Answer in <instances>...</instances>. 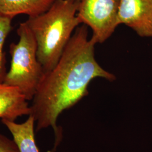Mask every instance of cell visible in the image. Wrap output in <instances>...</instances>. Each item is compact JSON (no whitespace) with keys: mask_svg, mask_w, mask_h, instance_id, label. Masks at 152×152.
Segmentation results:
<instances>
[{"mask_svg":"<svg viewBox=\"0 0 152 152\" xmlns=\"http://www.w3.org/2000/svg\"><path fill=\"white\" fill-rule=\"evenodd\" d=\"M95 45L88 38L86 26L77 28L56 64L44 73L32 100L29 115L34 118L36 131L52 127L56 144L61 139L56 124L60 114L87 96L88 86L94 79L102 78L109 81L116 79L96 60Z\"/></svg>","mask_w":152,"mask_h":152,"instance_id":"6da1fadb","label":"cell"},{"mask_svg":"<svg viewBox=\"0 0 152 152\" xmlns=\"http://www.w3.org/2000/svg\"><path fill=\"white\" fill-rule=\"evenodd\" d=\"M79 3L80 0H56L46 12L26 21L36 39L44 73L56 64L73 31L81 24L77 16Z\"/></svg>","mask_w":152,"mask_h":152,"instance_id":"7a4b0ae2","label":"cell"},{"mask_svg":"<svg viewBox=\"0 0 152 152\" xmlns=\"http://www.w3.org/2000/svg\"><path fill=\"white\" fill-rule=\"evenodd\" d=\"M17 43L10 46L11 65L4 83L19 88L28 101L32 100L44 75L37 58V45L26 22L17 29Z\"/></svg>","mask_w":152,"mask_h":152,"instance_id":"3957f363","label":"cell"},{"mask_svg":"<svg viewBox=\"0 0 152 152\" xmlns=\"http://www.w3.org/2000/svg\"><path fill=\"white\" fill-rule=\"evenodd\" d=\"M120 0H80L77 16L82 24L92 29L91 39L103 44L118 25Z\"/></svg>","mask_w":152,"mask_h":152,"instance_id":"277c9868","label":"cell"},{"mask_svg":"<svg viewBox=\"0 0 152 152\" xmlns=\"http://www.w3.org/2000/svg\"><path fill=\"white\" fill-rule=\"evenodd\" d=\"M118 22L140 37H152V0H120Z\"/></svg>","mask_w":152,"mask_h":152,"instance_id":"5b68a950","label":"cell"},{"mask_svg":"<svg viewBox=\"0 0 152 152\" xmlns=\"http://www.w3.org/2000/svg\"><path fill=\"white\" fill-rule=\"evenodd\" d=\"M27 99L18 87L0 83V118L15 121L17 118L29 115Z\"/></svg>","mask_w":152,"mask_h":152,"instance_id":"8992f818","label":"cell"},{"mask_svg":"<svg viewBox=\"0 0 152 152\" xmlns=\"http://www.w3.org/2000/svg\"><path fill=\"white\" fill-rule=\"evenodd\" d=\"M56 0H0V14L14 18L20 14L34 17L47 11Z\"/></svg>","mask_w":152,"mask_h":152,"instance_id":"52a82bcc","label":"cell"},{"mask_svg":"<svg viewBox=\"0 0 152 152\" xmlns=\"http://www.w3.org/2000/svg\"><path fill=\"white\" fill-rule=\"evenodd\" d=\"M13 137L20 152H39L34 138V118L29 115L27 120L23 124L14 121L2 120Z\"/></svg>","mask_w":152,"mask_h":152,"instance_id":"ba28073f","label":"cell"},{"mask_svg":"<svg viewBox=\"0 0 152 152\" xmlns=\"http://www.w3.org/2000/svg\"><path fill=\"white\" fill-rule=\"evenodd\" d=\"M12 18L0 14V83H4L7 71L4 46L7 36L11 31Z\"/></svg>","mask_w":152,"mask_h":152,"instance_id":"9c48e42d","label":"cell"},{"mask_svg":"<svg viewBox=\"0 0 152 152\" xmlns=\"http://www.w3.org/2000/svg\"><path fill=\"white\" fill-rule=\"evenodd\" d=\"M0 152H20L14 140L0 134Z\"/></svg>","mask_w":152,"mask_h":152,"instance_id":"30bf717a","label":"cell"}]
</instances>
